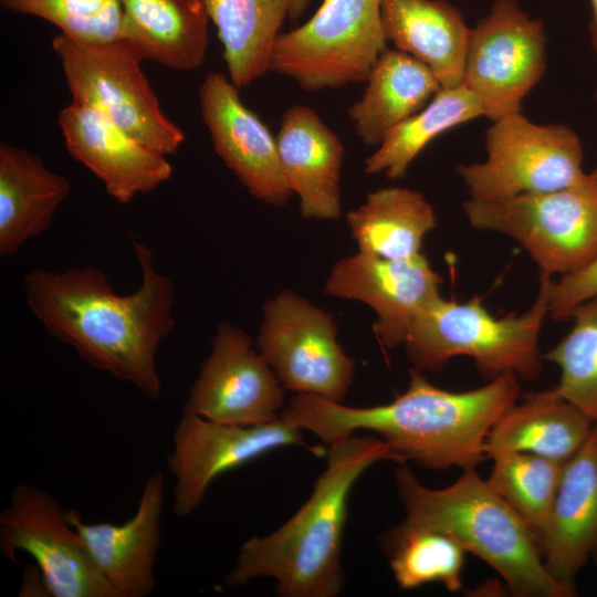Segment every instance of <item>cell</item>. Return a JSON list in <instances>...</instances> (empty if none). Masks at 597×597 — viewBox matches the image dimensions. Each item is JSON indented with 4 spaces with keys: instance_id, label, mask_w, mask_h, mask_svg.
I'll use <instances>...</instances> for the list:
<instances>
[{
    "instance_id": "cell-13",
    "label": "cell",
    "mask_w": 597,
    "mask_h": 597,
    "mask_svg": "<svg viewBox=\"0 0 597 597\" xmlns=\"http://www.w3.org/2000/svg\"><path fill=\"white\" fill-rule=\"evenodd\" d=\"M302 431L281 416L266 423L241 426L184 411L167 457L168 470L175 478L174 513L180 517L191 515L217 478L275 449L298 446L318 457L326 454L327 449L307 446Z\"/></svg>"
},
{
    "instance_id": "cell-24",
    "label": "cell",
    "mask_w": 597,
    "mask_h": 597,
    "mask_svg": "<svg viewBox=\"0 0 597 597\" xmlns=\"http://www.w3.org/2000/svg\"><path fill=\"white\" fill-rule=\"evenodd\" d=\"M311 0H205L223 48L229 78L248 86L270 72L273 50L286 19L298 20Z\"/></svg>"
},
{
    "instance_id": "cell-35",
    "label": "cell",
    "mask_w": 597,
    "mask_h": 597,
    "mask_svg": "<svg viewBox=\"0 0 597 597\" xmlns=\"http://www.w3.org/2000/svg\"><path fill=\"white\" fill-rule=\"evenodd\" d=\"M589 175L591 176L593 180L597 185V167Z\"/></svg>"
},
{
    "instance_id": "cell-18",
    "label": "cell",
    "mask_w": 597,
    "mask_h": 597,
    "mask_svg": "<svg viewBox=\"0 0 597 597\" xmlns=\"http://www.w3.org/2000/svg\"><path fill=\"white\" fill-rule=\"evenodd\" d=\"M165 502L161 470L146 479L134 515L122 524L84 523L78 511L66 510L74 526L116 597H147L155 589V565L160 546Z\"/></svg>"
},
{
    "instance_id": "cell-28",
    "label": "cell",
    "mask_w": 597,
    "mask_h": 597,
    "mask_svg": "<svg viewBox=\"0 0 597 597\" xmlns=\"http://www.w3.org/2000/svg\"><path fill=\"white\" fill-rule=\"evenodd\" d=\"M484 116L476 96L464 85L440 87L419 112L394 127L364 165L367 175L398 179L436 137Z\"/></svg>"
},
{
    "instance_id": "cell-14",
    "label": "cell",
    "mask_w": 597,
    "mask_h": 597,
    "mask_svg": "<svg viewBox=\"0 0 597 597\" xmlns=\"http://www.w3.org/2000/svg\"><path fill=\"white\" fill-rule=\"evenodd\" d=\"M284 405L285 388L250 336L230 323L219 324L184 411L220 423L256 426L276 419Z\"/></svg>"
},
{
    "instance_id": "cell-29",
    "label": "cell",
    "mask_w": 597,
    "mask_h": 597,
    "mask_svg": "<svg viewBox=\"0 0 597 597\" xmlns=\"http://www.w3.org/2000/svg\"><path fill=\"white\" fill-rule=\"evenodd\" d=\"M379 542L400 588L432 583L451 593L462 588L465 549L448 534L405 519L380 534Z\"/></svg>"
},
{
    "instance_id": "cell-19",
    "label": "cell",
    "mask_w": 597,
    "mask_h": 597,
    "mask_svg": "<svg viewBox=\"0 0 597 597\" xmlns=\"http://www.w3.org/2000/svg\"><path fill=\"white\" fill-rule=\"evenodd\" d=\"M538 546L551 575L575 595V578L597 548V425L563 464Z\"/></svg>"
},
{
    "instance_id": "cell-2",
    "label": "cell",
    "mask_w": 597,
    "mask_h": 597,
    "mask_svg": "<svg viewBox=\"0 0 597 597\" xmlns=\"http://www.w3.org/2000/svg\"><path fill=\"white\" fill-rule=\"evenodd\" d=\"M521 396L519 377L502 373L468 391L430 384L421 370L409 373L407 390L394 401L348 407L308 394H296L280 416L331 443L357 431L377 433L401 463L430 470L476 468L486 458V438L498 419Z\"/></svg>"
},
{
    "instance_id": "cell-3",
    "label": "cell",
    "mask_w": 597,
    "mask_h": 597,
    "mask_svg": "<svg viewBox=\"0 0 597 597\" xmlns=\"http://www.w3.org/2000/svg\"><path fill=\"white\" fill-rule=\"evenodd\" d=\"M325 470L312 494L282 526L251 536L240 547L227 585L239 587L268 577L281 597H336L345 584L342 565L348 499L360 475L373 464L401 463L391 447L375 436H356L328 443Z\"/></svg>"
},
{
    "instance_id": "cell-12",
    "label": "cell",
    "mask_w": 597,
    "mask_h": 597,
    "mask_svg": "<svg viewBox=\"0 0 597 597\" xmlns=\"http://www.w3.org/2000/svg\"><path fill=\"white\" fill-rule=\"evenodd\" d=\"M546 70V36L541 20L515 0H495L471 29L463 84L493 122L522 113L524 97Z\"/></svg>"
},
{
    "instance_id": "cell-31",
    "label": "cell",
    "mask_w": 597,
    "mask_h": 597,
    "mask_svg": "<svg viewBox=\"0 0 597 597\" xmlns=\"http://www.w3.org/2000/svg\"><path fill=\"white\" fill-rule=\"evenodd\" d=\"M574 326L543 360L561 369L558 384L548 391L583 411L597 425V297L572 314Z\"/></svg>"
},
{
    "instance_id": "cell-27",
    "label": "cell",
    "mask_w": 597,
    "mask_h": 597,
    "mask_svg": "<svg viewBox=\"0 0 597 597\" xmlns=\"http://www.w3.org/2000/svg\"><path fill=\"white\" fill-rule=\"evenodd\" d=\"M358 251L383 259H408L421 252L437 224L432 206L420 191L405 187L377 189L346 214Z\"/></svg>"
},
{
    "instance_id": "cell-10",
    "label": "cell",
    "mask_w": 597,
    "mask_h": 597,
    "mask_svg": "<svg viewBox=\"0 0 597 597\" xmlns=\"http://www.w3.org/2000/svg\"><path fill=\"white\" fill-rule=\"evenodd\" d=\"M259 352L285 388L342 402L355 363L337 341L333 315L291 290L263 305Z\"/></svg>"
},
{
    "instance_id": "cell-33",
    "label": "cell",
    "mask_w": 597,
    "mask_h": 597,
    "mask_svg": "<svg viewBox=\"0 0 597 597\" xmlns=\"http://www.w3.org/2000/svg\"><path fill=\"white\" fill-rule=\"evenodd\" d=\"M595 297H597V254L580 269L553 282L549 315L556 321L570 320L578 306Z\"/></svg>"
},
{
    "instance_id": "cell-30",
    "label": "cell",
    "mask_w": 597,
    "mask_h": 597,
    "mask_svg": "<svg viewBox=\"0 0 597 597\" xmlns=\"http://www.w3.org/2000/svg\"><path fill=\"white\" fill-rule=\"evenodd\" d=\"M490 459L488 483L538 537L551 514L563 464L524 452H500Z\"/></svg>"
},
{
    "instance_id": "cell-21",
    "label": "cell",
    "mask_w": 597,
    "mask_h": 597,
    "mask_svg": "<svg viewBox=\"0 0 597 597\" xmlns=\"http://www.w3.org/2000/svg\"><path fill=\"white\" fill-rule=\"evenodd\" d=\"M387 42L423 63L442 87L463 84L471 29L443 0H380Z\"/></svg>"
},
{
    "instance_id": "cell-36",
    "label": "cell",
    "mask_w": 597,
    "mask_h": 597,
    "mask_svg": "<svg viewBox=\"0 0 597 597\" xmlns=\"http://www.w3.org/2000/svg\"><path fill=\"white\" fill-rule=\"evenodd\" d=\"M594 555H595V557H596V559H597V548H596V551L594 552Z\"/></svg>"
},
{
    "instance_id": "cell-25",
    "label": "cell",
    "mask_w": 597,
    "mask_h": 597,
    "mask_svg": "<svg viewBox=\"0 0 597 597\" xmlns=\"http://www.w3.org/2000/svg\"><path fill=\"white\" fill-rule=\"evenodd\" d=\"M594 422L577 407L548 390L525 394L494 423L486 438V458L524 452L564 464L584 444Z\"/></svg>"
},
{
    "instance_id": "cell-23",
    "label": "cell",
    "mask_w": 597,
    "mask_h": 597,
    "mask_svg": "<svg viewBox=\"0 0 597 597\" xmlns=\"http://www.w3.org/2000/svg\"><path fill=\"white\" fill-rule=\"evenodd\" d=\"M121 40L143 60L190 71L199 67L209 43L205 0H119Z\"/></svg>"
},
{
    "instance_id": "cell-17",
    "label": "cell",
    "mask_w": 597,
    "mask_h": 597,
    "mask_svg": "<svg viewBox=\"0 0 597 597\" xmlns=\"http://www.w3.org/2000/svg\"><path fill=\"white\" fill-rule=\"evenodd\" d=\"M65 148L122 203L153 191L171 176L166 155L142 143L97 108L72 102L57 116Z\"/></svg>"
},
{
    "instance_id": "cell-32",
    "label": "cell",
    "mask_w": 597,
    "mask_h": 597,
    "mask_svg": "<svg viewBox=\"0 0 597 597\" xmlns=\"http://www.w3.org/2000/svg\"><path fill=\"white\" fill-rule=\"evenodd\" d=\"M0 6L6 11L49 21L77 42L105 44L122 36L119 0H0Z\"/></svg>"
},
{
    "instance_id": "cell-9",
    "label": "cell",
    "mask_w": 597,
    "mask_h": 597,
    "mask_svg": "<svg viewBox=\"0 0 597 597\" xmlns=\"http://www.w3.org/2000/svg\"><path fill=\"white\" fill-rule=\"evenodd\" d=\"M488 157L460 165L458 174L470 198L492 199L547 192L590 180L582 168L576 133L562 124L538 125L522 113L493 122L485 133Z\"/></svg>"
},
{
    "instance_id": "cell-11",
    "label": "cell",
    "mask_w": 597,
    "mask_h": 597,
    "mask_svg": "<svg viewBox=\"0 0 597 597\" xmlns=\"http://www.w3.org/2000/svg\"><path fill=\"white\" fill-rule=\"evenodd\" d=\"M0 551L17 562L29 554L48 596L116 597L87 545L66 519V510L46 491L25 483L13 486L0 514Z\"/></svg>"
},
{
    "instance_id": "cell-1",
    "label": "cell",
    "mask_w": 597,
    "mask_h": 597,
    "mask_svg": "<svg viewBox=\"0 0 597 597\" xmlns=\"http://www.w3.org/2000/svg\"><path fill=\"white\" fill-rule=\"evenodd\" d=\"M132 243L142 272L135 292L116 294L95 265L35 269L23 276L25 300L46 332L84 363L157 399L161 379L156 355L175 327V291L156 269L151 251L135 239Z\"/></svg>"
},
{
    "instance_id": "cell-16",
    "label": "cell",
    "mask_w": 597,
    "mask_h": 597,
    "mask_svg": "<svg viewBox=\"0 0 597 597\" xmlns=\"http://www.w3.org/2000/svg\"><path fill=\"white\" fill-rule=\"evenodd\" d=\"M221 72H208L199 86L202 121L216 154L258 200L282 207L293 195L279 159L276 137L241 101Z\"/></svg>"
},
{
    "instance_id": "cell-5",
    "label": "cell",
    "mask_w": 597,
    "mask_h": 597,
    "mask_svg": "<svg viewBox=\"0 0 597 597\" xmlns=\"http://www.w3.org/2000/svg\"><path fill=\"white\" fill-rule=\"evenodd\" d=\"M552 275L540 273L534 304L523 314L495 318L479 297L457 303L439 297L416 318L404 343L413 368L437 371L455 356L471 357L493 377L512 371L526 381L543 368L538 338L549 314Z\"/></svg>"
},
{
    "instance_id": "cell-34",
    "label": "cell",
    "mask_w": 597,
    "mask_h": 597,
    "mask_svg": "<svg viewBox=\"0 0 597 597\" xmlns=\"http://www.w3.org/2000/svg\"><path fill=\"white\" fill-rule=\"evenodd\" d=\"M590 8H591V23H590V32H591V42L594 50L597 54V0H589Z\"/></svg>"
},
{
    "instance_id": "cell-4",
    "label": "cell",
    "mask_w": 597,
    "mask_h": 597,
    "mask_svg": "<svg viewBox=\"0 0 597 597\" xmlns=\"http://www.w3.org/2000/svg\"><path fill=\"white\" fill-rule=\"evenodd\" d=\"M395 482L406 520L451 536L495 569L514 596H574L546 568L531 527L475 468L447 488L430 489L400 463Z\"/></svg>"
},
{
    "instance_id": "cell-15",
    "label": "cell",
    "mask_w": 597,
    "mask_h": 597,
    "mask_svg": "<svg viewBox=\"0 0 597 597\" xmlns=\"http://www.w3.org/2000/svg\"><path fill=\"white\" fill-rule=\"evenodd\" d=\"M442 277L423 253L408 259H383L359 252L339 260L324 293L370 306L374 332L387 348L404 345L416 318L441 297Z\"/></svg>"
},
{
    "instance_id": "cell-7",
    "label": "cell",
    "mask_w": 597,
    "mask_h": 597,
    "mask_svg": "<svg viewBox=\"0 0 597 597\" xmlns=\"http://www.w3.org/2000/svg\"><path fill=\"white\" fill-rule=\"evenodd\" d=\"M387 48L380 0H323L301 27L281 33L270 71L305 90L365 83Z\"/></svg>"
},
{
    "instance_id": "cell-22",
    "label": "cell",
    "mask_w": 597,
    "mask_h": 597,
    "mask_svg": "<svg viewBox=\"0 0 597 597\" xmlns=\"http://www.w3.org/2000/svg\"><path fill=\"white\" fill-rule=\"evenodd\" d=\"M70 181L21 147L0 144V255L11 256L52 224Z\"/></svg>"
},
{
    "instance_id": "cell-26",
    "label": "cell",
    "mask_w": 597,
    "mask_h": 597,
    "mask_svg": "<svg viewBox=\"0 0 597 597\" xmlns=\"http://www.w3.org/2000/svg\"><path fill=\"white\" fill-rule=\"evenodd\" d=\"M360 100L347 111L357 136L368 146L380 145L397 125L423 108L441 87L420 61L386 48L365 82Z\"/></svg>"
},
{
    "instance_id": "cell-20",
    "label": "cell",
    "mask_w": 597,
    "mask_h": 597,
    "mask_svg": "<svg viewBox=\"0 0 597 597\" xmlns=\"http://www.w3.org/2000/svg\"><path fill=\"white\" fill-rule=\"evenodd\" d=\"M276 144L285 184L300 199L302 218L338 219L344 159L339 137L313 108L295 105L282 116Z\"/></svg>"
},
{
    "instance_id": "cell-6",
    "label": "cell",
    "mask_w": 597,
    "mask_h": 597,
    "mask_svg": "<svg viewBox=\"0 0 597 597\" xmlns=\"http://www.w3.org/2000/svg\"><path fill=\"white\" fill-rule=\"evenodd\" d=\"M476 230L516 240L548 275L572 273L597 254V185L547 192L470 198L462 205Z\"/></svg>"
},
{
    "instance_id": "cell-8",
    "label": "cell",
    "mask_w": 597,
    "mask_h": 597,
    "mask_svg": "<svg viewBox=\"0 0 597 597\" xmlns=\"http://www.w3.org/2000/svg\"><path fill=\"white\" fill-rule=\"evenodd\" d=\"M74 102L105 114L117 126L170 155L185 140L184 130L163 112L140 69L143 59L123 40L105 44L77 42L60 33L52 40Z\"/></svg>"
}]
</instances>
